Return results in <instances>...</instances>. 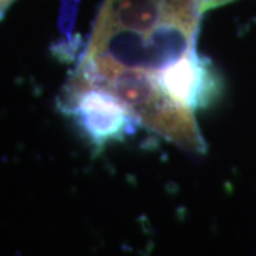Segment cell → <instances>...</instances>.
<instances>
[{
    "mask_svg": "<svg viewBox=\"0 0 256 256\" xmlns=\"http://www.w3.org/2000/svg\"><path fill=\"white\" fill-rule=\"evenodd\" d=\"M235 0H195L196 3V8H198V12L204 14L205 12H210L212 9H216V8H220V6H225L228 3H232Z\"/></svg>",
    "mask_w": 256,
    "mask_h": 256,
    "instance_id": "cell-4",
    "label": "cell"
},
{
    "mask_svg": "<svg viewBox=\"0 0 256 256\" xmlns=\"http://www.w3.org/2000/svg\"><path fill=\"white\" fill-rule=\"evenodd\" d=\"M166 0H104L97 20L112 26L148 33L161 22Z\"/></svg>",
    "mask_w": 256,
    "mask_h": 256,
    "instance_id": "cell-3",
    "label": "cell"
},
{
    "mask_svg": "<svg viewBox=\"0 0 256 256\" xmlns=\"http://www.w3.org/2000/svg\"><path fill=\"white\" fill-rule=\"evenodd\" d=\"M60 108L74 120L96 151L132 136L140 126L116 96L77 72H73L60 97Z\"/></svg>",
    "mask_w": 256,
    "mask_h": 256,
    "instance_id": "cell-2",
    "label": "cell"
},
{
    "mask_svg": "<svg viewBox=\"0 0 256 256\" xmlns=\"http://www.w3.org/2000/svg\"><path fill=\"white\" fill-rule=\"evenodd\" d=\"M12 2H14V0H0V18H3L4 12L9 8Z\"/></svg>",
    "mask_w": 256,
    "mask_h": 256,
    "instance_id": "cell-5",
    "label": "cell"
},
{
    "mask_svg": "<svg viewBox=\"0 0 256 256\" xmlns=\"http://www.w3.org/2000/svg\"><path fill=\"white\" fill-rule=\"evenodd\" d=\"M74 72L116 96L132 112L140 126L185 151L194 154L206 151L195 111L185 108L165 96L150 74L131 70L82 68L78 66Z\"/></svg>",
    "mask_w": 256,
    "mask_h": 256,
    "instance_id": "cell-1",
    "label": "cell"
}]
</instances>
